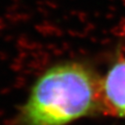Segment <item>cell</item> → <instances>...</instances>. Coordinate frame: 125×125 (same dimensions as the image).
<instances>
[{
    "label": "cell",
    "mask_w": 125,
    "mask_h": 125,
    "mask_svg": "<svg viewBox=\"0 0 125 125\" xmlns=\"http://www.w3.org/2000/svg\"><path fill=\"white\" fill-rule=\"evenodd\" d=\"M103 113L101 77L88 64L66 61L36 80L20 111L22 125H67Z\"/></svg>",
    "instance_id": "obj_1"
},
{
    "label": "cell",
    "mask_w": 125,
    "mask_h": 125,
    "mask_svg": "<svg viewBox=\"0 0 125 125\" xmlns=\"http://www.w3.org/2000/svg\"><path fill=\"white\" fill-rule=\"evenodd\" d=\"M103 114L125 119V55L117 54L101 77Z\"/></svg>",
    "instance_id": "obj_2"
}]
</instances>
